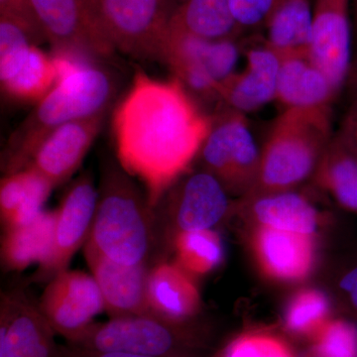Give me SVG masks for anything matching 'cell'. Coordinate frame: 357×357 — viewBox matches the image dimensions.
Returning a JSON list of instances; mask_svg holds the SVG:
<instances>
[{
    "label": "cell",
    "mask_w": 357,
    "mask_h": 357,
    "mask_svg": "<svg viewBox=\"0 0 357 357\" xmlns=\"http://www.w3.org/2000/svg\"><path fill=\"white\" fill-rule=\"evenodd\" d=\"M107 112L68 122L51 131L33 152L25 169L44 176L54 187L64 184L83 163Z\"/></svg>",
    "instance_id": "cell-14"
},
{
    "label": "cell",
    "mask_w": 357,
    "mask_h": 357,
    "mask_svg": "<svg viewBox=\"0 0 357 357\" xmlns=\"http://www.w3.org/2000/svg\"><path fill=\"white\" fill-rule=\"evenodd\" d=\"M147 297L152 312L171 321L191 318L201 307V296L192 275L178 263L161 262L150 268Z\"/></svg>",
    "instance_id": "cell-21"
},
{
    "label": "cell",
    "mask_w": 357,
    "mask_h": 357,
    "mask_svg": "<svg viewBox=\"0 0 357 357\" xmlns=\"http://www.w3.org/2000/svg\"><path fill=\"white\" fill-rule=\"evenodd\" d=\"M333 135L332 107L284 109L263 145L249 196L295 190L314 175Z\"/></svg>",
    "instance_id": "cell-3"
},
{
    "label": "cell",
    "mask_w": 357,
    "mask_h": 357,
    "mask_svg": "<svg viewBox=\"0 0 357 357\" xmlns=\"http://www.w3.org/2000/svg\"><path fill=\"white\" fill-rule=\"evenodd\" d=\"M168 29L213 41H237L243 31L229 0H166Z\"/></svg>",
    "instance_id": "cell-19"
},
{
    "label": "cell",
    "mask_w": 357,
    "mask_h": 357,
    "mask_svg": "<svg viewBox=\"0 0 357 357\" xmlns=\"http://www.w3.org/2000/svg\"><path fill=\"white\" fill-rule=\"evenodd\" d=\"M174 248L178 264L192 276L211 273L225 257L222 238L211 229L178 232L174 237Z\"/></svg>",
    "instance_id": "cell-28"
},
{
    "label": "cell",
    "mask_w": 357,
    "mask_h": 357,
    "mask_svg": "<svg viewBox=\"0 0 357 357\" xmlns=\"http://www.w3.org/2000/svg\"><path fill=\"white\" fill-rule=\"evenodd\" d=\"M93 10L115 51L159 61L168 29L166 0H96Z\"/></svg>",
    "instance_id": "cell-7"
},
{
    "label": "cell",
    "mask_w": 357,
    "mask_h": 357,
    "mask_svg": "<svg viewBox=\"0 0 357 357\" xmlns=\"http://www.w3.org/2000/svg\"><path fill=\"white\" fill-rule=\"evenodd\" d=\"M265 44L282 58L309 56L312 37L310 0H280L264 25Z\"/></svg>",
    "instance_id": "cell-23"
},
{
    "label": "cell",
    "mask_w": 357,
    "mask_h": 357,
    "mask_svg": "<svg viewBox=\"0 0 357 357\" xmlns=\"http://www.w3.org/2000/svg\"><path fill=\"white\" fill-rule=\"evenodd\" d=\"M316 357H357V326L344 319L326 321L319 331Z\"/></svg>",
    "instance_id": "cell-30"
},
{
    "label": "cell",
    "mask_w": 357,
    "mask_h": 357,
    "mask_svg": "<svg viewBox=\"0 0 357 357\" xmlns=\"http://www.w3.org/2000/svg\"><path fill=\"white\" fill-rule=\"evenodd\" d=\"M96 1V0H86V3L89 4V7H91V8L93 9V8H95ZM93 13H95V10H93Z\"/></svg>",
    "instance_id": "cell-38"
},
{
    "label": "cell",
    "mask_w": 357,
    "mask_h": 357,
    "mask_svg": "<svg viewBox=\"0 0 357 357\" xmlns=\"http://www.w3.org/2000/svg\"><path fill=\"white\" fill-rule=\"evenodd\" d=\"M62 357H150L138 356V354H126V352L117 351H91L86 349H76V347L66 345L63 347Z\"/></svg>",
    "instance_id": "cell-35"
},
{
    "label": "cell",
    "mask_w": 357,
    "mask_h": 357,
    "mask_svg": "<svg viewBox=\"0 0 357 357\" xmlns=\"http://www.w3.org/2000/svg\"><path fill=\"white\" fill-rule=\"evenodd\" d=\"M243 199L255 220L265 227L309 236L318 227V211L306 197L294 190Z\"/></svg>",
    "instance_id": "cell-24"
},
{
    "label": "cell",
    "mask_w": 357,
    "mask_h": 357,
    "mask_svg": "<svg viewBox=\"0 0 357 357\" xmlns=\"http://www.w3.org/2000/svg\"><path fill=\"white\" fill-rule=\"evenodd\" d=\"M0 310V357H62L56 333L24 293L2 295Z\"/></svg>",
    "instance_id": "cell-13"
},
{
    "label": "cell",
    "mask_w": 357,
    "mask_h": 357,
    "mask_svg": "<svg viewBox=\"0 0 357 357\" xmlns=\"http://www.w3.org/2000/svg\"><path fill=\"white\" fill-rule=\"evenodd\" d=\"M227 357H292L285 345L268 335H246L237 340Z\"/></svg>",
    "instance_id": "cell-32"
},
{
    "label": "cell",
    "mask_w": 357,
    "mask_h": 357,
    "mask_svg": "<svg viewBox=\"0 0 357 357\" xmlns=\"http://www.w3.org/2000/svg\"><path fill=\"white\" fill-rule=\"evenodd\" d=\"M0 81L6 95L23 102L37 103L57 84V73L51 55L33 45L20 64Z\"/></svg>",
    "instance_id": "cell-27"
},
{
    "label": "cell",
    "mask_w": 357,
    "mask_h": 357,
    "mask_svg": "<svg viewBox=\"0 0 357 357\" xmlns=\"http://www.w3.org/2000/svg\"><path fill=\"white\" fill-rule=\"evenodd\" d=\"M56 211H43L27 225L4 229L1 262L8 271H24L41 264L50 252Z\"/></svg>",
    "instance_id": "cell-25"
},
{
    "label": "cell",
    "mask_w": 357,
    "mask_h": 357,
    "mask_svg": "<svg viewBox=\"0 0 357 357\" xmlns=\"http://www.w3.org/2000/svg\"><path fill=\"white\" fill-rule=\"evenodd\" d=\"M178 323L153 314L112 318L105 323L93 324L81 337L67 344L91 351L171 357L178 344Z\"/></svg>",
    "instance_id": "cell-8"
},
{
    "label": "cell",
    "mask_w": 357,
    "mask_h": 357,
    "mask_svg": "<svg viewBox=\"0 0 357 357\" xmlns=\"http://www.w3.org/2000/svg\"><path fill=\"white\" fill-rule=\"evenodd\" d=\"M98 192L91 174H82L70 184L56 211L50 252L35 274V280L50 281L65 271L82 246L86 245L95 218Z\"/></svg>",
    "instance_id": "cell-11"
},
{
    "label": "cell",
    "mask_w": 357,
    "mask_h": 357,
    "mask_svg": "<svg viewBox=\"0 0 357 357\" xmlns=\"http://www.w3.org/2000/svg\"><path fill=\"white\" fill-rule=\"evenodd\" d=\"M337 134L357 155V100L352 103L351 109L345 115Z\"/></svg>",
    "instance_id": "cell-34"
},
{
    "label": "cell",
    "mask_w": 357,
    "mask_h": 357,
    "mask_svg": "<svg viewBox=\"0 0 357 357\" xmlns=\"http://www.w3.org/2000/svg\"><path fill=\"white\" fill-rule=\"evenodd\" d=\"M280 0H229L230 9L237 24L243 29H259Z\"/></svg>",
    "instance_id": "cell-31"
},
{
    "label": "cell",
    "mask_w": 357,
    "mask_h": 357,
    "mask_svg": "<svg viewBox=\"0 0 357 357\" xmlns=\"http://www.w3.org/2000/svg\"><path fill=\"white\" fill-rule=\"evenodd\" d=\"M312 177L342 208L357 213V155L337 133L326 147Z\"/></svg>",
    "instance_id": "cell-26"
},
{
    "label": "cell",
    "mask_w": 357,
    "mask_h": 357,
    "mask_svg": "<svg viewBox=\"0 0 357 357\" xmlns=\"http://www.w3.org/2000/svg\"><path fill=\"white\" fill-rule=\"evenodd\" d=\"M0 16L13 18L34 32L42 41L45 37L30 7L29 0H0Z\"/></svg>",
    "instance_id": "cell-33"
},
{
    "label": "cell",
    "mask_w": 357,
    "mask_h": 357,
    "mask_svg": "<svg viewBox=\"0 0 357 357\" xmlns=\"http://www.w3.org/2000/svg\"><path fill=\"white\" fill-rule=\"evenodd\" d=\"M114 91V79L95 64L56 84L11 135L2 156L6 175L24 170L33 152L54 129L107 112Z\"/></svg>",
    "instance_id": "cell-4"
},
{
    "label": "cell",
    "mask_w": 357,
    "mask_h": 357,
    "mask_svg": "<svg viewBox=\"0 0 357 357\" xmlns=\"http://www.w3.org/2000/svg\"><path fill=\"white\" fill-rule=\"evenodd\" d=\"M330 302L321 291L303 289L291 298L285 312L286 326L291 332L311 333L326 324Z\"/></svg>",
    "instance_id": "cell-29"
},
{
    "label": "cell",
    "mask_w": 357,
    "mask_h": 357,
    "mask_svg": "<svg viewBox=\"0 0 357 357\" xmlns=\"http://www.w3.org/2000/svg\"><path fill=\"white\" fill-rule=\"evenodd\" d=\"M84 249L86 263L102 294L105 311L112 318L153 314L147 297L148 264H121L89 244Z\"/></svg>",
    "instance_id": "cell-15"
},
{
    "label": "cell",
    "mask_w": 357,
    "mask_h": 357,
    "mask_svg": "<svg viewBox=\"0 0 357 357\" xmlns=\"http://www.w3.org/2000/svg\"><path fill=\"white\" fill-rule=\"evenodd\" d=\"M163 198L177 227V232L211 229L227 215L229 192L218 178L201 170L178 180Z\"/></svg>",
    "instance_id": "cell-16"
},
{
    "label": "cell",
    "mask_w": 357,
    "mask_h": 357,
    "mask_svg": "<svg viewBox=\"0 0 357 357\" xmlns=\"http://www.w3.org/2000/svg\"><path fill=\"white\" fill-rule=\"evenodd\" d=\"M211 123L177 79L136 73L114 110L112 132L121 168L142 183L152 208L198 158Z\"/></svg>",
    "instance_id": "cell-1"
},
{
    "label": "cell",
    "mask_w": 357,
    "mask_h": 357,
    "mask_svg": "<svg viewBox=\"0 0 357 357\" xmlns=\"http://www.w3.org/2000/svg\"><path fill=\"white\" fill-rule=\"evenodd\" d=\"M245 115L217 105L197 158L202 170L217 178L229 195L243 198L255 190L261 156Z\"/></svg>",
    "instance_id": "cell-5"
},
{
    "label": "cell",
    "mask_w": 357,
    "mask_h": 357,
    "mask_svg": "<svg viewBox=\"0 0 357 357\" xmlns=\"http://www.w3.org/2000/svg\"><path fill=\"white\" fill-rule=\"evenodd\" d=\"M86 244L121 264H148L156 246V211L123 169L105 167Z\"/></svg>",
    "instance_id": "cell-2"
},
{
    "label": "cell",
    "mask_w": 357,
    "mask_h": 357,
    "mask_svg": "<svg viewBox=\"0 0 357 357\" xmlns=\"http://www.w3.org/2000/svg\"><path fill=\"white\" fill-rule=\"evenodd\" d=\"M351 0H316L309 57L332 82L338 93L351 68Z\"/></svg>",
    "instance_id": "cell-12"
},
{
    "label": "cell",
    "mask_w": 357,
    "mask_h": 357,
    "mask_svg": "<svg viewBox=\"0 0 357 357\" xmlns=\"http://www.w3.org/2000/svg\"><path fill=\"white\" fill-rule=\"evenodd\" d=\"M42 312L56 335L72 342L93 325L105 311V300L96 279L83 271H65L54 276L40 302Z\"/></svg>",
    "instance_id": "cell-9"
},
{
    "label": "cell",
    "mask_w": 357,
    "mask_h": 357,
    "mask_svg": "<svg viewBox=\"0 0 357 357\" xmlns=\"http://www.w3.org/2000/svg\"><path fill=\"white\" fill-rule=\"evenodd\" d=\"M246 66L223 82L218 105L243 114L262 109L276 100L281 57L266 44L245 53Z\"/></svg>",
    "instance_id": "cell-17"
},
{
    "label": "cell",
    "mask_w": 357,
    "mask_h": 357,
    "mask_svg": "<svg viewBox=\"0 0 357 357\" xmlns=\"http://www.w3.org/2000/svg\"><path fill=\"white\" fill-rule=\"evenodd\" d=\"M352 3H354V29H356V40L357 44V0H352Z\"/></svg>",
    "instance_id": "cell-37"
},
{
    "label": "cell",
    "mask_w": 357,
    "mask_h": 357,
    "mask_svg": "<svg viewBox=\"0 0 357 357\" xmlns=\"http://www.w3.org/2000/svg\"><path fill=\"white\" fill-rule=\"evenodd\" d=\"M239 54L237 41H213L167 29L158 62L194 98L217 107L220 86L236 72Z\"/></svg>",
    "instance_id": "cell-6"
},
{
    "label": "cell",
    "mask_w": 357,
    "mask_h": 357,
    "mask_svg": "<svg viewBox=\"0 0 357 357\" xmlns=\"http://www.w3.org/2000/svg\"><path fill=\"white\" fill-rule=\"evenodd\" d=\"M29 4L52 50L76 51L93 59L114 53L86 0H29Z\"/></svg>",
    "instance_id": "cell-10"
},
{
    "label": "cell",
    "mask_w": 357,
    "mask_h": 357,
    "mask_svg": "<svg viewBox=\"0 0 357 357\" xmlns=\"http://www.w3.org/2000/svg\"><path fill=\"white\" fill-rule=\"evenodd\" d=\"M337 96L332 82L309 56L281 59L276 102L284 109L332 107Z\"/></svg>",
    "instance_id": "cell-20"
},
{
    "label": "cell",
    "mask_w": 357,
    "mask_h": 357,
    "mask_svg": "<svg viewBox=\"0 0 357 357\" xmlns=\"http://www.w3.org/2000/svg\"><path fill=\"white\" fill-rule=\"evenodd\" d=\"M340 288L347 294L354 309L357 310V267L345 275L340 282Z\"/></svg>",
    "instance_id": "cell-36"
},
{
    "label": "cell",
    "mask_w": 357,
    "mask_h": 357,
    "mask_svg": "<svg viewBox=\"0 0 357 357\" xmlns=\"http://www.w3.org/2000/svg\"><path fill=\"white\" fill-rule=\"evenodd\" d=\"M54 185L31 168L8 174L0 185V215L3 229L20 227L43 211Z\"/></svg>",
    "instance_id": "cell-22"
},
{
    "label": "cell",
    "mask_w": 357,
    "mask_h": 357,
    "mask_svg": "<svg viewBox=\"0 0 357 357\" xmlns=\"http://www.w3.org/2000/svg\"><path fill=\"white\" fill-rule=\"evenodd\" d=\"M251 248L263 273L275 280H303L314 266V243L309 234L260 225L253 231Z\"/></svg>",
    "instance_id": "cell-18"
}]
</instances>
